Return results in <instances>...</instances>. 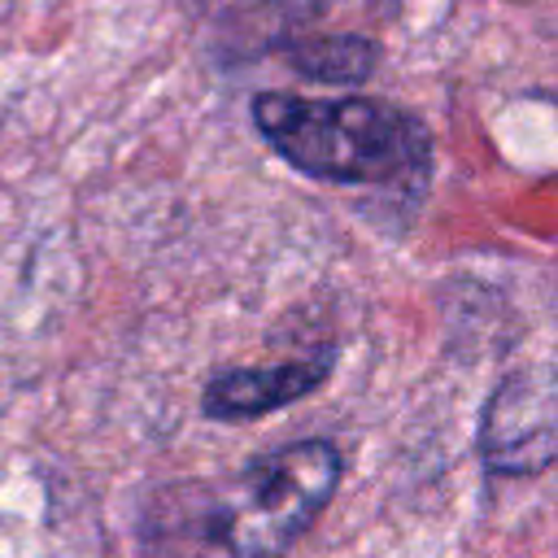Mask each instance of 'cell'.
Returning <instances> with one entry per match:
<instances>
[{
  "instance_id": "obj_1",
  "label": "cell",
  "mask_w": 558,
  "mask_h": 558,
  "mask_svg": "<svg viewBox=\"0 0 558 558\" xmlns=\"http://www.w3.org/2000/svg\"><path fill=\"white\" fill-rule=\"evenodd\" d=\"M336 480V445L292 440L235 475L166 484L140 514V558H279L318 519Z\"/></svg>"
},
{
  "instance_id": "obj_2",
  "label": "cell",
  "mask_w": 558,
  "mask_h": 558,
  "mask_svg": "<svg viewBox=\"0 0 558 558\" xmlns=\"http://www.w3.org/2000/svg\"><path fill=\"white\" fill-rule=\"evenodd\" d=\"M253 126L301 174L357 187H418L432 170L427 126L371 96H296L257 92Z\"/></svg>"
},
{
  "instance_id": "obj_3",
  "label": "cell",
  "mask_w": 558,
  "mask_h": 558,
  "mask_svg": "<svg viewBox=\"0 0 558 558\" xmlns=\"http://www.w3.org/2000/svg\"><path fill=\"white\" fill-rule=\"evenodd\" d=\"M480 458L493 475H536L558 458V366L510 371L480 418Z\"/></svg>"
},
{
  "instance_id": "obj_4",
  "label": "cell",
  "mask_w": 558,
  "mask_h": 558,
  "mask_svg": "<svg viewBox=\"0 0 558 558\" xmlns=\"http://www.w3.org/2000/svg\"><path fill=\"white\" fill-rule=\"evenodd\" d=\"M331 371V349L323 353H305V357H283V362H266V366H235V371H218L205 392L201 405L209 418L218 423H240V418H262L279 405H292L301 397H310Z\"/></svg>"
},
{
  "instance_id": "obj_5",
  "label": "cell",
  "mask_w": 558,
  "mask_h": 558,
  "mask_svg": "<svg viewBox=\"0 0 558 558\" xmlns=\"http://www.w3.org/2000/svg\"><path fill=\"white\" fill-rule=\"evenodd\" d=\"M275 52L301 74V78H314V83H366L375 74V61H379V44L366 39V35H344V31H318V35H292V39H279Z\"/></svg>"
},
{
  "instance_id": "obj_6",
  "label": "cell",
  "mask_w": 558,
  "mask_h": 558,
  "mask_svg": "<svg viewBox=\"0 0 558 558\" xmlns=\"http://www.w3.org/2000/svg\"><path fill=\"white\" fill-rule=\"evenodd\" d=\"M257 4L279 13V26H288L292 35H305V26H314L323 17H336L344 9H357L366 0H257Z\"/></svg>"
}]
</instances>
